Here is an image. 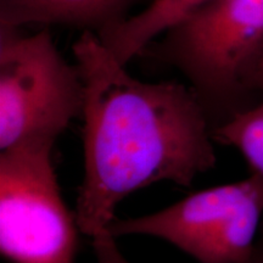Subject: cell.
Returning a JSON list of instances; mask_svg holds the SVG:
<instances>
[{
	"mask_svg": "<svg viewBox=\"0 0 263 263\" xmlns=\"http://www.w3.org/2000/svg\"><path fill=\"white\" fill-rule=\"evenodd\" d=\"M73 55L84 89V177L76 218L94 238L130 193L162 180L188 188L215 167L216 154L210 115L193 88L132 77L91 31L76 41Z\"/></svg>",
	"mask_w": 263,
	"mask_h": 263,
	"instance_id": "6da1fadb",
	"label": "cell"
},
{
	"mask_svg": "<svg viewBox=\"0 0 263 263\" xmlns=\"http://www.w3.org/2000/svg\"><path fill=\"white\" fill-rule=\"evenodd\" d=\"M162 34L143 52L182 71L209 115L226 121L244 110L248 77L263 51V0H205Z\"/></svg>",
	"mask_w": 263,
	"mask_h": 263,
	"instance_id": "7a4b0ae2",
	"label": "cell"
},
{
	"mask_svg": "<svg viewBox=\"0 0 263 263\" xmlns=\"http://www.w3.org/2000/svg\"><path fill=\"white\" fill-rule=\"evenodd\" d=\"M83 101L78 67L61 57L48 28L24 35L0 27V149L55 141Z\"/></svg>",
	"mask_w": 263,
	"mask_h": 263,
	"instance_id": "3957f363",
	"label": "cell"
},
{
	"mask_svg": "<svg viewBox=\"0 0 263 263\" xmlns=\"http://www.w3.org/2000/svg\"><path fill=\"white\" fill-rule=\"evenodd\" d=\"M55 141H27L0 155V251L12 263H74L76 213L62 200Z\"/></svg>",
	"mask_w": 263,
	"mask_h": 263,
	"instance_id": "277c9868",
	"label": "cell"
},
{
	"mask_svg": "<svg viewBox=\"0 0 263 263\" xmlns=\"http://www.w3.org/2000/svg\"><path fill=\"white\" fill-rule=\"evenodd\" d=\"M263 218V179L256 174L186 196L161 211L115 219L114 238L132 234L162 239L199 263H244Z\"/></svg>",
	"mask_w": 263,
	"mask_h": 263,
	"instance_id": "5b68a950",
	"label": "cell"
},
{
	"mask_svg": "<svg viewBox=\"0 0 263 263\" xmlns=\"http://www.w3.org/2000/svg\"><path fill=\"white\" fill-rule=\"evenodd\" d=\"M137 0H0V27L65 25L99 34L128 17Z\"/></svg>",
	"mask_w": 263,
	"mask_h": 263,
	"instance_id": "8992f818",
	"label": "cell"
},
{
	"mask_svg": "<svg viewBox=\"0 0 263 263\" xmlns=\"http://www.w3.org/2000/svg\"><path fill=\"white\" fill-rule=\"evenodd\" d=\"M205 0H153L140 12L100 32L98 37L123 65L141 55L156 37Z\"/></svg>",
	"mask_w": 263,
	"mask_h": 263,
	"instance_id": "52a82bcc",
	"label": "cell"
},
{
	"mask_svg": "<svg viewBox=\"0 0 263 263\" xmlns=\"http://www.w3.org/2000/svg\"><path fill=\"white\" fill-rule=\"evenodd\" d=\"M213 140L235 147L252 174L263 179V101L238 111L212 129Z\"/></svg>",
	"mask_w": 263,
	"mask_h": 263,
	"instance_id": "ba28073f",
	"label": "cell"
},
{
	"mask_svg": "<svg viewBox=\"0 0 263 263\" xmlns=\"http://www.w3.org/2000/svg\"><path fill=\"white\" fill-rule=\"evenodd\" d=\"M91 240L97 263H129L118 250L116 238L107 230L91 238Z\"/></svg>",
	"mask_w": 263,
	"mask_h": 263,
	"instance_id": "9c48e42d",
	"label": "cell"
},
{
	"mask_svg": "<svg viewBox=\"0 0 263 263\" xmlns=\"http://www.w3.org/2000/svg\"><path fill=\"white\" fill-rule=\"evenodd\" d=\"M246 84H248L249 91H263V51L256 60L252 70L250 71Z\"/></svg>",
	"mask_w": 263,
	"mask_h": 263,
	"instance_id": "30bf717a",
	"label": "cell"
},
{
	"mask_svg": "<svg viewBox=\"0 0 263 263\" xmlns=\"http://www.w3.org/2000/svg\"><path fill=\"white\" fill-rule=\"evenodd\" d=\"M244 263H263V227L256 240L255 248L252 250L250 257Z\"/></svg>",
	"mask_w": 263,
	"mask_h": 263,
	"instance_id": "8fae6325",
	"label": "cell"
}]
</instances>
